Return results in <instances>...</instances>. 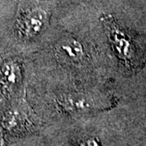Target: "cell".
Listing matches in <instances>:
<instances>
[{"instance_id":"1","label":"cell","mask_w":146,"mask_h":146,"mask_svg":"<svg viewBox=\"0 0 146 146\" xmlns=\"http://www.w3.org/2000/svg\"><path fill=\"white\" fill-rule=\"evenodd\" d=\"M49 16L35 2L26 0L19 9L16 29L24 38L30 39L40 34L47 26Z\"/></svg>"},{"instance_id":"2","label":"cell","mask_w":146,"mask_h":146,"mask_svg":"<svg viewBox=\"0 0 146 146\" xmlns=\"http://www.w3.org/2000/svg\"><path fill=\"white\" fill-rule=\"evenodd\" d=\"M102 21L106 28L110 42L117 53L118 57L123 60L126 65L132 66L137 61V48L135 42L128 35H127L110 16H105Z\"/></svg>"},{"instance_id":"3","label":"cell","mask_w":146,"mask_h":146,"mask_svg":"<svg viewBox=\"0 0 146 146\" xmlns=\"http://www.w3.org/2000/svg\"><path fill=\"white\" fill-rule=\"evenodd\" d=\"M54 51L60 60L69 64H78L84 57L82 44L72 36H64L56 43Z\"/></svg>"},{"instance_id":"4","label":"cell","mask_w":146,"mask_h":146,"mask_svg":"<svg viewBox=\"0 0 146 146\" xmlns=\"http://www.w3.org/2000/svg\"><path fill=\"white\" fill-rule=\"evenodd\" d=\"M58 104L64 110L73 113L88 112L98 106L94 97L83 94H73L63 96L58 100Z\"/></svg>"},{"instance_id":"5","label":"cell","mask_w":146,"mask_h":146,"mask_svg":"<svg viewBox=\"0 0 146 146\" xmlns=\"http://www.w3.org/2000/svg\"><path fill=\"white\" fill-rule=\"evenodd\" d=\"M21 69L16 63L10 62L5 63L1 69L0 78L2 83L6 87H12L20 80Z\"/></svg>"},{"instance_id":"6","label":"cell","mask_w":146,"mask_h":146,"mask_svg":"<svg viewBox=\"0 0 146 146\" xmlns=\"http://www.w3.org/2000/svg\"><path fill=\"white\" fill-rule=\"evenodd\" d=\"M4 123L6 127L10 130L25 127V124L29 123L28 115L22 110L14 108L7 113Z\"/></svg>"},{"instance_id":"7","label":"cell","mask_w":146,"mask_h":146,"mask_svg":"<svg viewBox=\"0 0 146 146\" xmlns=\"http://www.w3.org/2000/svg\"><path fill=\"white\" fill-rule=\"evenodd\" d=\"M80 146H99L98 141L93 138H89L80 143Z\"/></svg>"}]
</instances>
